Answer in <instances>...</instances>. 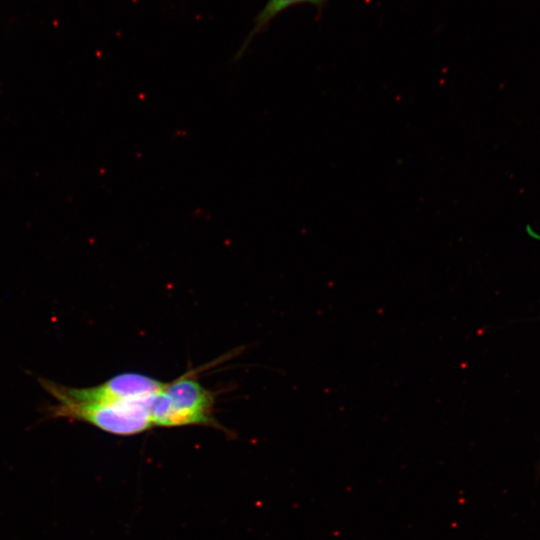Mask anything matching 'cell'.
Returning <instances> with one entry per match:
<instances>
[{"mask_svg": "<svg viewBox=\"0 0 540 540\" xmlns=\"http://www.w3.org/2000/svg\"><path fill=\"white\" fill-rule=\"evenodd\" d=\"M164 382L144 374H118L93 387L75 388L85 398L109 401H135L150 397L165 387Z\"/></svg>", "mask_w": 540, "mask_h": 540, "instance_id": "3957f363", "label": "cell"}, {"mask_svg": "<svg viewBox=\"0 0 540 540\" xmlns=\"http://www.w3.org/2000/svg\"><path fill=\"white\" fill-rule=\"evenodd\" d=\"M327 1L328 0H268L265 6L257 14L254 26L241 49V53L248 46L252 38L258 33L266 30L270 22L284 10L304 3L315 5L321 9Z\"/></svg>", "mask_w": 540, "mask_h": 540, "instance_id": "277c9868", "label": "cell"}, {"mask_svg": "<svg viewBox=\"0 0 540 540\" xmlns=\"http://www.w3.org/2000/svg\"><path fill=\"white\" fill-rule=\"evenodd\" d=\"M196 374L197 371L186 372L149 397L153 427H218L214 418L215 393L202 386Z\"/></svg>", "mask_w": 540, "mask_h": 540, "instance_id": "7a4b0ae2", "label": "cell"}, {"mask_svg": "<svg viewBox=\"0 0 540 540\" xmlns=\"http://www.w3.org/2000/svg\"><path fill=\"white\" fill-rule=\"evenodd\" d=\"M40 383L56 400L55 405L48 409L53 418L86 422L118 436L136 435L153 427L149 397L135 401L90 399L80 396L73 387L44 379Z\"/></svg>", "mask_w": 540, "mask_h": 540, "instance_id": "6da1fadb", "label": "cell"}]
</instances>
